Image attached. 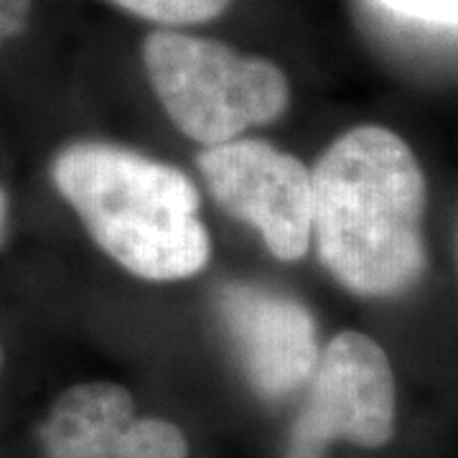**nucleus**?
I'll return each mask as SVG.
<instances>
[{
    "label": "nucleus",
    "mask_w": 458,
    "mask_h": 458,
    "mask_svg": "<svg viewBox=\"0 0 458 458\" xmlns=\"http://www.w3.org/2000/svg\"><path fill=\"white\" fill-rule=\"evenodd\" d=\"M318 258L346 291L405 293L426 267V176L397 132H344L311 174Z\"/></svg>",
    "instance_id": "f257e3e1"
},
{
    "label": "nucleus",
    "mask_w": 458,
    "mask_h": 458,
    "mask_svg": "<svg viewBox=\"0 0 458 458\" xmlns=\"http://www.w3.org/2000/svg\"><path fill=\"white\" fill-rule=\"evenodd\" d=\"M51 181L99 250L135 278H194L212 258L197 186L176 165L84 140L56 153Z\"/></svg>",
    "instance_id": "f03ea898"
},
{
    "label": "nucleus",
    "mask_w": 458,
    "mask_h": 458,
    "mask_svg": "<svg viewBox=\"0 0 458 458\" xmlns=\"http://www.w3.org/2000/svg\"><path fill=\"white\" fill-rule=\"evenodd\" d=\"M143 64L171 123L207 148L278 120L291 99L278 64L191 33H148Z\"/></svg>",
    "instance_id": "7ed1b4c3"
},
{
    "label": "nucleus",
    "mask_w": 458,
    "mask_h": 458,
    "mask_svg": "<svg viewBox=\"0 0 458 458\" xmlns=\"http://www.w3.org/2000/svg\"><path fill=\"white\" fill-rule=\"evenodd\" d=\"M394 433V375L385 349L342 331L318 352L285 458H327L331 443L379 448Z\"/></svg>",
    "instance_id": "20e7f679"
},
{
    "label": "nucleus",
    "mask_w": 458,
    "mask_h": 458,
    "mask_svg": "<svg viewBox=\"0 0 458 458\" xmlns=\"http://www.w3.org/2000/svg\"><path fill=\"white\" fill-rule=\"evenodd\" d=\"M199 168L214 201L242 219L283 262L301 260L313 237L311 171L267 140L245 138L207 148Z\"/></svg>",
    "instance_id": "39448f33"
},
{
    "label": "nucleus",
    "mask_w": 458,
    "mask_h": 458,
    "mask_svg": "<svg viewBox=\"0 0 458 458\" xmlns=\"http://www.w3.org/2000/svg\"><path fill=\"white\" fill-rule=\"evenodd\" d=\"M219 316L258 393L283 397L309 382L321 349L316 318L298 298L258 283H229L219 293Z\"/></svg>",
    "instance_id": "423d86ee"
},
{
    "label": "nucleus",
    "mask_w": 458,
    "mask_h": 458,
    "mask_svg": "<svg viewBox=\"0 0 458 458\" xmlns=\"http://www.w3.org/2000/svg\"><path fill=\"white\" fill-rule=\"evenodd\" d=\"M44 458H186L179 428L140 418L132 394L113 382H84L62 393L41 426Z\"/></svg>",
    "instance_id": "0eeeda50"
},
{
    "label": "nucleus",
    "mask_w": 458,
    "mask_h": 458,
    "mask_svg": "<svg viewBox=\"0 0 458 458\" xmlns=\"http://www.w3.org/2000/svg\"><path fill=\"white\" fill-rule=\"evenodd\" d=\"M131 16L161 26H197L222 16L232 0H107Z\"/></svg>",
    "instance_id": "6e6552de"
},
{
    "label": "nucleus",
    "mask_w": 458,
    "mask_h": 458,
    "mask_svg": "<svg viewBox=\"0 0 458 458\" xmlns=\"http://www.w3.org/2000/svg\"><path fill=\"white\" fill-rule=\"evenodd\" d=\"M375 3L408 21L458 29V0H375Z\"/></svg>",
    "instance_id": "1a4fd4ad"
},
{
    "label": "nucleus",
    "mask_w": 458,
    "mask_h": 458,
    "mask_svg": "<svg viewBox=\"0 0 458 458\" xmlns=\"http://www.w3.org/2000/svg\"><path fill=\"white\" fill-rule=\"evenodd\" d=\"M33 0H0V47L29 29Z\"/></svg>",
    "instance_id": "9d476101"
},
{
    "label": "nucleus",
    "mask_w": 458,
    "mask_h": 458,
    "mask_svg": "<svg viewBox=\"0 0 458 458\" xmlns=\"http://www.w3.org/2000/svg\"><path fill=\"white\" fill-rule=\"evenodd\" d=\"M8 214H11L8 194H5V189L0 186V245H3V240H5V232H8Z\"/></svg>",
    "instance_id": "9b49d317"
},
{
    "label": "nucleus",
    "mask_w": 458,
    "mask_h": 458,
    "mask_svg": "<svg viewBox=\"0 0 458 458\" xmlns=\"http://www.w3.org/2000/svg\"><path fill=\"white\" fill-rule=\"evenodd\" d=\"M0 364H3V349H0Z\"/></svg>",
    "instance_id": "f8f14e48"
}]
</instances>
